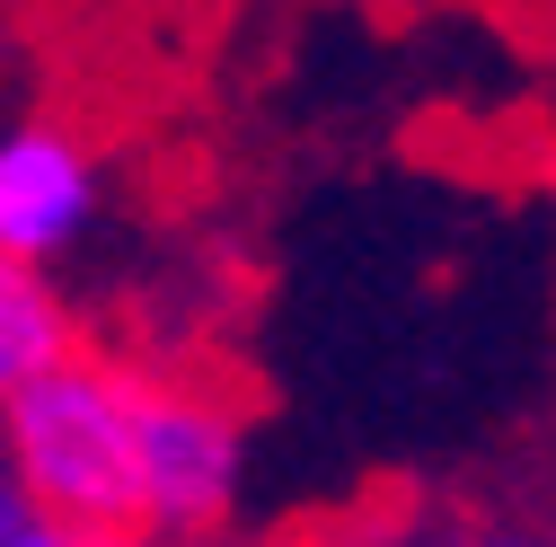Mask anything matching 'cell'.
<instances>
[{
	"instance_id": "1",
	"label": "cell",
	"mask_w": 556,
	"mask_h": 547,
	"mask_svg": "<svg viewBox=\"0 0 556 547\" xmlns=\"http://www.w3.org/2000/svg\"><path fill=\"white\" fill-rule=\"evenodd\" d=\"M0 442L10 486L45 521L132 547L222 530L248 476V424L230 397L106 354H72L62 371L0 397Z\"/></svg>"
},
{
	"instance_id": "2",
	"label": "cell",
	"mask_w": 556,
	"mask_h": 547,
	"mask_svg": "<svg viewBox=\"0 0 556 547\" xmlns=\"http://www.w3.org/2000/svg\"><path fill=\"white\" fill-rule=\"evenodd\" d=\"M106 213V168L72 124L27 115L0 124V256L18 265H62Z\"/></svg>"
},
{
	"instance_id": "3",
	"label": "cell",
	"mask_w": 556,
	"mask_h": 547,
	"mask_svg": "<svg viewBox=\"0 0 556 547\" xmlns=\"http://www.w3.org/2000/svg\"><path fill=\"white\" fill-rule=\"evenodd\" d=\"M80 354V327H72V301L45 265H18L0 256V397H18L27 380L62 371Z\"/></svg>"
},
{
	"instance_id": "4",
	"label": "cell",
	"mask_w": 556,
	"mask_h": 547,
	"mask_svg": "<svg viewBox=\"0 0 556 547\" xmlns=\"http://www.w3.org/2000/svg\"><path fill=\"white\" fill-rule=\"evenodd\" d=\"M0 547H132V538H98V530H62V521H45L18 486L0 495Z\"/></svg>"
},
{
	"instance_id": "5",
	"label": "cell",
	"mask_w": 556,
	"mask_h": 547,
	"mask_svg": "<svg viewBox=\"0 0 556 547\" xmlns=\"http://www.w3.org/2000/svg\"><path fill=\"white\" fill-rule=\"evenodd\" d=\"M468 547H539V538H521V530H485V538H468Z\"/></svg>"
}]
</instances>
